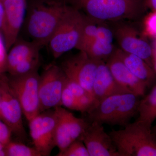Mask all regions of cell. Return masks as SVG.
Wrapping results in <instances>:
<instances>
[{"mask_svg": "<svg viewBox=\"0 0 156 156\" xmlns=\"http://www.w3.org/2000/svg\"><path fill=\"white\" fill-rule=\"evenodd\" d=\"M40 63L39 54L26 59L17 64L9 73L10 76L23 75L37 70Z\"/></svg>", "mask_w": 156, "mask_h": 156, "instance_id": "603a6c76", "label": "cell"}, {"mask_svg": "<svg viewBox=\"0 0 156 156\" xmlns=\"http://www.w3.org/2000/svg\"><path fill=\"white\" fill-rule=\"evenodd\" d=\"M144 7L156 11V0H143Z\"/></svg>", "mask_w": 156, "mask_h": 156, "instance_id": "1f68e13d", "label": "cell"}, {"mask_svg": "<svg viewBox=\"0 0 156 156\" xmlns=\"http://www.w3.org/2000/svg\"><path fill=\"white\" fill-rule=\"evenodd\" d=\"M116 48L113 44L95 39L84 50L90 58L97 62H106L113 54Z\"/></svg>", "mask_w": 156, "mask_h": 156, "instance_id": "ffe728a7", "label": "cell"}, {"mask_svg": "<svg viewBox=\"0 0 156 156\" xmlns=\"http://www.w3.org/2000/svg\"><path fill=\"white\" fill-rule=\"evenodd\" d=\"M23 26L31 41L43 48L48 45L67 9L63 1L27 0Z\"/></svg>", "mask_w": 156, "mask_h": 156, "instance_id": "6da1fadb", "label": "cell"}, {"mask_svg": "<svg viewBox=\"0 0 156 156\" xmlns=\"http://www.w3.org/2000/svg\"><path fill=\"white\" fill-rule=\"evenodd\" d=\"M87 17L106 22L133 21L145 8L143 0H62Z\"/></svg>", "mask_w": 156, "mask_h": 156, "instance_id": "7a4b0ae2", "label": "cell"}, {"mask_svg": "<svg viewBox=\"0 0 156 156\" xmlns=\"http://www.w3.org/2000/svg\"><path fill=\"white\" fill-rule=\"evenodd\" d=\"M99 62L90 58L84 51L79 50L66 58L60 66L67 77L76 81L94 98L93 86Z\"/></svg>", "mask_w": 156, "mask_h": 156, "instance_id": "8fae6325", "label": "cell"}, {"mask_svg": "<svg viewBox=\"0 0 156 156\" xmlns=\"http://www.w3.org/2000/svg\"><path fill=\"white\" fill-rule=\"evenodd\" d=\"M40 79L38 70L23 75L10 76L8 77L9 86L19 101L23 115L28 122L41 112Z\"/></svg>", "mask_w": 156, "mask_h": 156, "instance_id": "8992f818", "label": "cell"}, {"mask_svg": "<svg viewBox=\"0 0 156 156\" xmlns=\"http://www.w3.org/2000/svg\"><path fill=\"white\" fill-rule=\"evenodd\" d=\"M151 127L136 120L108 133L120 156H156V136Z\"/></svg>", "mask_w": 156, "mask_h": 156, "instance_id": "3957f363", "label": "cell"}, {"mask_svg": "<svg viewBox=\"0 0 156 156\" xmlns=\"http://www.w3.org/2000/svg\"><path fill=\"white\" fill-rule=\"evenodd\" d=\"M83 15L84 16L83 25L80 41L76 49L80 51H84L96 39L98 23V21L91 19L84 14Z\"/></svg>", "mask_w": 156, "mask_h": 156, "instance_id": "44dd1931", "label": "cell"}, {"mask_svg": "<svg viewBox=\"0 0 156 156\" xmlns=\"http://www.w3.org/2000/svg\"><path fill=\"white\" fill-rule=\"evenodd\" d=\"M125 22L109 23L119 48L126 53L139 56L153 68V48L145 40L139 36L134 27Z\"/></svg>", "mask_w": 156, "mask_h": 156, "instance_id": "ba28073f", "label": "cell"}, {"mask_svg": "<svg viewBox=\"0 0 156 156\" xmlns=\"http://www.w3.org/2000/svg\"><path fill=\"white\" fill-rule=\"evenodd\" d=\"M139 98L131 93L108 96L97 102L87 112V120L103 125L125 127L137 113Z\"/></svg>", "mask_w": 156, "mask_h": 156, "instance_id": "277c9868", "label": "cell"}, {"mask_svg": "<svg viewBox=\"0 0 156 156\" xmlns=\"http://www.w3.org/2000/svg\"><path fill=\"white\" fill-rule=\"evenodd\" d=\"M54 110L56 116L55 145L59 150L58 154H60L73 142L69 124L70 115L71 112L62 106L55 108Z\"/></svg>", "mask_w": 156, "mask_h": 156, "instance_id": "ac0fdd59", "label": "cell"}, {"mask_svg": "<svg viewBox=\"0 0 156 156\" xmlns=\"http://www.w3.org/2000/svg\"><path fill=\"white\" fill-rule=\"evenodd\" d=\"M152 130L154 134H155L156 136V125H155V126L154 127L153 129H152Z\"/></svg>", "mask_w": 156, "mask_h": 156, "instance_id": "836d02e7", "label": "cell"}, {"mask_svg": "<svg viewBox=\"0 0 156 156\" xmlns=\"http://www.w3.org/2000/svg\"><path fill=\"white\" fill-rule=\"evenodd\" d=\"M61 106L72 110L80 111L78 98L76 97L65 85L61 98Z\"/></svg>", "mask_w": 156, "mask_h": 156, "instance_id": "484cf974", "label": "cell"}, {"mask_svg": "<svg viewBox=\"0 0 156 156\" xmlns=\"http://www.w3.org/2000/svg\"><path fill=\"white\" fill-rule=\"evenodd\" d=\"M106 63L114 78L121 86L139 97L145 95L147 87L146 84L128 69L115 52Z\"/></svg>", "mask_w": 156, "mask_h": 156, "instance_id": "5bb4252c", "label": "cell"}, {"mask_svg": "<svg viewBox=\"0 0 156 156\" xmlns=\"http://www.w3.org/2000/svg\"><path fill=\"white\" fill-rule=\"evenodd\" d=\"M0 102L2 119L13 134L20 139H25L27 134L23 122L22 108L5 74L0 76Z\"/></svg>", "mask_w": 156, "mask_h": 156, "instance_id": "9c48e42d", "label": "cell"}, {"mask_svg": "<svg viewBox=\"0 0 156 156\" xmlns=\"http://www.w3.org/2000/svg\"><path fill=\"white\" fill-rule=\"evenodd\" d=\"M5 149L7 156H42L34 147H30L11 140L5 145Z\"/></svg>", "mask_w": 156, "mask_h": 156, "instance_id": "7402d4cb", "label": "cell"}, {"mask_svg": "<svg viewBox=\"0 0 156 156\" xmlns=\"http://www.w3.org/2000/svg\"><path fill=\"white\" fill-rule=\"evenodd\" d=\"M5 8L3 2L0 1V32L2 30L5 18Z\"/></svg>", "mask_w": 156, "mask_h": 156, "instance_id": "4dcf8cb0", "label": "cell"}, {"mask_svg": "<svg viewBox=\"0 0 156 156\" xmlns=\"http://www.w3.org/2000/svg\"><path fill=\"white\" fill-rule=\"evenodd\" d=\"M146 33L156 38V11H152L147 17L144 22Z\"/></svg>", "mask_w": 156, "mask_h": 156, "instance_id": "f1b7e54d", "label": "cell"}, {"mask_svg": "<svg viewBox=\"0 0 156 156\" xmlns=\"http://www.w3.org/2000/svg\"><path fill=\"white\" fill-rule=\"evenodd\" d=\"M137 120L152 127L156 119V86L142 99L140 100Z\"/></svg>", "mask_w": 156, "mask_h": 156, "instance_id": "d6986e66", "label": "cell"}, {"mask_svg": "<svg viewBox=\"0 0 156 156\" xmlns=\"http://www.w3.org/2000/svg\"><path fill=\"white\" fill-rule=\"evenodd\" d=\"M41 48V46L31 41L17 40L8 54L7 72L10 73L21 62L39 54Z\"/></svg>", "mask_w": 156, "mask_h": 156, "instance_id": "e0dca14e", "label": "cell"}, {"mask_svg": "<svg viewBox=\"0 0 156 156\" xmlns=\"http://www.w3.org/2000/svg\"><path fill=\"white\" fill-rule=\"evenodd\" d=\"M80 140L87 147L90 156H120L110 135L100 123L89 122Z\"/></svg>", "mask_w": 156, "mask_h": 156, "instance_id": "4fadbf2b", "label": "cell"}, {"mask_svg": "<svg viewBox=\"0 0 156 156\" xmlns=\"http://www.w3.org/2000/svg\"><path fill=\"white\" fill-rule=\"evenodd\" d=\"M66 75L61 66L55 63L48 65L40 76L39 93L41 112L62 106L61 95Z\"/></svg>", "mask_w": 156, "mask_h": 156, "instance_id": "52a82bcc", "label": "cell"}, {"mask_svg": "<svg viewBox=\"0 0 156 156\" xmlns=\"http://www.w3.org/2000/svg\"><path fill=\"white\" fill-rule=\"evenodd\" d=\"M57 1H62V0H57Z\"/></svg>", "mask_w": 156, "mask_h": 156, "instance_id": "d590c367", "label": "cell"}, {"mask_svg": "<svg viewBox=\"0 0 156 156\" xmlns=\"http://www.w3.org/2000/svg\"><path fill=\"white\" fill-rule=\"evenodd\" d=\"M127 93H132L115 80L106 62H99L93 86L96 103L111 95Z\"/></svg>", "mask_w": 156, "mask_h": 156, "instance_id": "9a60e30c", "label": "cell"}, {"mask_svg": "<svg viewBox=\"0 0 156 156\" xmlns=\"http://www.w3.org/2000/svg\"><path fill=\"white\" fill-rule=\"evenodd\" d=\"M28 122L30 134L34 147L42 156H50L56 146V116L54 110L41 112Z\"/></svg>", "mask_w": 156, "mask_h": 156, "instance_id": "30bf717a", "label": "cell"}, {"mask_svg": "<svg viewBox=\"0 0 156 156\" xmlns=\"http://www.w3.org/2000/svg\"><path fill=\"white\" fill-rule=\"evenodd\" d=\"M5 18L2 33L9 50L18 39L25 20L27 0H5Z\"/></svg>", "mask_w": 156, "mask_h": 156, "instance_id": "7c38bea8", "label": "cell"}, {"mask_svg": "<svg viewBox=\"0 0 156 156\" xmlns=\"http://www.w3.org/2000/svg\"><path fill=\"white\" fill-rule=\"evenodd\" d=\"M115 53L128 69L136 78L145 83L147 87L155 80L156 73L154 70L142 58L124 52L119 48H116Z\"/></svg>", "mask_w": 156, "mask_h": 156, "instance_id": "2e32d148", "label": "cell"}, {"mask_svg": "<svg viewBox=\"0 0 156 156\" xmlns=\"http://www.w3.org/2000/svg\"><path fill=\"white\" fill-rule=\"evenodd\" d=\"M12 134L9 126L0 119V142L5 146L11 140Z\"/></svg>", "mask_w": 156, "mask_h": 156, "instance_id": "f546056e", "label": "cell"}, {"mask_svg": "<svg viewBox=\"0 0 156 156\" xmlns=\"http://www.w3.org/2000/svg\"><path fill=\"white\" fill-rule=\"evenodd\" d=\"M66 77L65 86L70 90L71 92L76 97L79 98L87 94H90L76 81L67 77L66 76Z\"/></svg>", "mask_w": 156, "mask_h": 156, "instance_id": "4316f807", "label": "cell"}, {"mask_svg": "<svg viewBox=\"0 0 156 156\" xmlns=\"http://www.w3.org/2000/svg\"><path fill=\"white\" fill-rule=\"evenodd\" d=\"M58 156H90L88 150L81 140L78 139L72 143L62 153L58 154Z\"/></svg>", "mask_w": 156, "mask_h": 156, "instance_id": "cb8c5ba5", "label": "cell"}, {"mask_svg": "<svg viewBox=\"0 0 156 156\" xmlns=\"http://www.w3.org/2000/svg\"><path fill=\"white\" fill-rule=\"evenodd\" d=\"M83 23L82 13L67 5L48 45L53 58L56 59L70 50L77 49L80 41Z\"/></svg>", "mask_w": 156, "mask_h": 156, "instance_id": "5b68a950", "label": "cell"}, {"mask_svg": "<svg viewBox=\"0 0 156 156\" xmlns=\"http://www.w3.org/2000/svg\"><path fill=\"white\" fill-rule=\"evenodd\" d=\"M7 51L3 35L0 32V76L7 72Z\"/></svg>", "mask_w": 156, "mask_h": 156, "instance_id": "83f0119b", "label": "cell"}, {"mask_svg": "<svg viewBox=\"0 0 156 156\" xmlns=\"http://www.w3.org/2000/svg\"><path fill=\"white\" fill-rule=\"evenodd\" d=\"M0 119H2V113H1V102H0Z\"/></svg>", "mask_w": 156, "mask_h": 156, "instance_id": "e575fe53", "label": "cell"}, {"mask_svg": "<svg viewBox=\"0 0 156 156\" xmlns=\"http://www.w3.org/2000/svg\"><path fill=\"white\" fill-rule=\"evenodd\" d=\"M96 39L101 41L113 44L115 40L114 34L109 23L98 21Z\"/></svg>", "mask_w": 156, "mask_h": 156, "instance_id": "d4e9b609", "label": "cell"}, {"mask_svg": "<svg viewBox=\"0 0 156 156\" xmlns=\"http://www.w3.org/2000/svg\"><path fill=\"white\" fill-rule=\"evenodd\" d=\"M5 146L0 142V151L5 150Z\"/></svg>", "mask_w": 156, "mask_h": 156, "instance_id": "d6a6232c", "label": "cell"}]
</instances>
